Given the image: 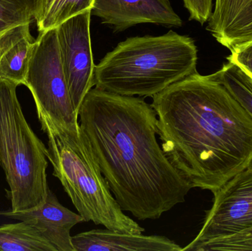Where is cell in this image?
Returning a JSON list of instances; mask_svg holds the SVG:
<instances>
[{
	"label": "cell",
	"instance_id": "1",
	"mask_svg": "<svg viewBox=\"0 0 252 251\" xmlns=\"http://www.w3.org/2000/svg\"><path fill=\"white\" fill-rule=\"evenodd\" d=\"M78 119L123 211L139 221L157 220L185 201L192 185L158 144V119L151 105L94 87L84 97Z\"/></svg>",
	"mask_w": 252,
	"mask_h": 251
},
{
	"label": "cell",
	"instance_id": "2",
	"mask_svg": "<svg viewBox=\"0 0 252 251\" xmlns=\"http://www.w3.org/2000/svg\"><path fill=\"white\" fill-rule=\"evenodd\" d=\"M163 152L192 188L214 193L252 163V118L198 72L152 97Z\"/></svg>",
	"mask_w": 252,
	"mask_h": 251
},
{
	"label": "cell",
	"instance_id": "3",
	"mask_svg": "<svg viewBox=\"0 0 252 251\" xmlns=\"http://www.w3.org/2000/svg\"><path fill=\"white\" fill-rule=\"evenodd\" d=\"M198 49L188 35L128 38L95 65L96 88L124 96L154 97L197 72Z\"/></svg>",
	"mask_w": 252,
	"mask_h": 251
},
{
	"label": "cell",
	"instance_id": "4",
	"mask_svg": "<svg viewBox=\"0 0 252 251\" xmlns=\"http://www.w3.org/2000/svg\"><path fill=\"white\" fill-rule=\"evenodd\" d=\"M41 129L48 138L47 159L53 175L62 183L84 222L129 234L145 231L124 214L112 195L81 127L76 131L60 128L38 114Z\"/></svg>",
	"mask_w": 252,
	"mask_h": 251
},
{
	"label": "cell",
	"instance_id": "5",
	"mask_svg": "<svg viewBox=\"0 0 252 251\" xmlns=\"http://www.w3.org/2000/svg\"><path fill=\"white\" fill-rule=\"evenodd\" d=\"M18 85L0 78V165L10 187L7 192L13 212L41 206L50 190L47 148L24 116Z\"/></svg>",
	"mask_w": 252,
	"mask_h": 251
},
{
	"label": "cell",
	"instance_id": "6",
	"mask_svg": "<svg viewBox=\"0 0 252 251\" xmlns=\"http://www.w3.org/2000/svg\"><path fill=\"white\" fill-rule=\"evenodd\" d=\"M23 85L32 94L37 114L44 115L60 128L79 129L78 113L62 66L57 28L39 32Z\"/></svg>",
	"mask_w": 252,
	"mask_h": 251
},
{
	"label": "cell",
	"instance_id": "7",
	"mask_svg": "<svg viewBox=\"0 0 252 251\" xmlns=\"http://www.w3.org/2000/svg\"><path fill=\"white\" fill-rule=\"evenodd\" d=\"M214 202L202 228L182 251L252 228V164L213 193Z\"/></svg>",
	"mask_w": 252,
	"mask_h": 251
},
{
	"label": "cell",
	"instance_id": "8",
	"mask_svg": "<svg viewBox=\"0 0 252 251\" xmlns=\"http://www.w3.org/2000/svg\"><path fill=\"white\" fill-rule=\"evenodd\" d=\"M92 10L68 19L57 28L63 72L71 100L78 113L87 93L94 86L95 65L92 50Z\"/></svg>",
	"mask_w": 252,
	"mask_h": 251
},
{
	"label": "cell",
	"instance_id": "9",
	"mask_svg": "<svg viewBox=\"0 0 252 251\" xmlns=\"http://www.w3.org/2000/svg\"><path fill=\"white\" fill-rule=\"evenodd\" d=\"M92 15L115 31H124L139 24L179 28L182 20L169 0H94Z\"/></svg>",
	"mask_w": 252,
	"mask_h": 251
},
{
	"label": "cell",
	"instance_id": "10",
	"mask_svg": "<svg viewBox=\"0 0 252 251\" xmlns=\"http://www.w3.org/2000/svg\"><path fill=\"white\" fill-rule=\"evenodd\" d=\"M0 215L23 221L35 227L56 251H75L71 229L77 224L84 222L80 214L75 213L61 204L50 190L45 202L41 206L21 212L0 211Z\"/></svg>",
	"mask_w": 252,
	"mask_h": 251
},
{
	"label": "cell",
	"instance_id": "11",
	"mask_svg": "<svg viewBox=\"0 0 252 251\" xmlns=\"http://www.w3.org/2000/svg\"><path fill=\"white\" fill-rule=\"evenodd\" d=\"M75 251H182L163 236H145L108 229H94L72 237Z\"/></svg>",
	"mask_w": 252,
	"mask_h": 251
},
{
	"label": "cell",
	"instance_id": "12",
	"mask_svg": "<svg viewBox=\"0 0 252 251\" xmlns=\"http://www.w3.org/2000/svg\"><path fill=\"white\" fill-rule=\"evenodd\" d=\"M207 29L232 51L252 41V0H216Z\"/></svg>",
	"mask_w": 252,
	"mask_h": 251
},
{
	"label": "cell",
	"instance_id": "13",
	"mask_svg": "<svg viewBox=\"0 0 252 251\" xmlns=\"http://www.w3.org/2000/svg\"><path fill=\"white\" fill-rule=\"evenodd\" d=\"M35 43L30 24L15 27L0 35V78L24 84Z\"/></svg>",
	"mask_w": 252,
	"mask_h": 251
},
{
	"label": "cell",
	"instance_id": "14",
	"mask_svg": "<svg viewBox=\"0 0 252 251\" xmlns=\"http://www.w3.org/2000/svg\"><path fill=\"white\" fill-rule=\"evenodd\" d=\"M0 251H56L32 225L21 221L0 226Z\"/></svg>",
	"mask_w": 252,
	"mask_h": 251
},
{
	"label": "cell",
	"instance_id": "15",
	"mask_svg": "<svg viewBox=\"0 0 252 251\" xmlns=\"http://www.w3.org/2000/svg\"><path fill=\"white\" fill-rule=\"evenodd\" d=\"M94 3V0H45L35 21L38 32L57 28L68 19L92 10Z\"/></svg>",
	"mask_w": 252,
	"mask_h": 251
},
{
	"label": "cell",
	"instance_id": "16",
	"mask_svg": "<svg viewBox=\"0 0 252 251\" xmlns=\"http://www.w3.org/2000/svg\"><path fill=\"white\" fill-rule=\"evenodd\" d=\"M252 118V78L238 65L228 61L212 74Z\"/></svg>",
	"mask_w": 252,
	"mask_h": 251
},
{
	"label": "cell",
	"instance_id": "17",
	"mask_svg": "<svg viewBox=\"0 0 252 251\" xmlns=\"http://www.w3.org/2000/svg\"><path fill=\"white\" fill-rule=\"evenodd\" d=\"M45 0H0V35L19 25H31L42 11Z\"/></svg>",
	"mask_w": 252,
	"mask_h": 251
},
{
	"label": "cell",
	"instance_id": "18",
	"mask_svg": "<svg viewBox=\"0 0 252 251\" xmlns=\"http://www.w3.org/2000/svg\"><path fill=\"white\" fill-rule=\"evenodd\" d=\"M252 251V228L238 234L213 240L202 245L196 251Z\"/></svg>",
	"mask_w": 252,
	"mask_h": 251
},
{
	"label": "cell",
	"instance_id": "19",
	"mask_svg": "<svg viewBox=\"0 0 252 251\" xmlns=\"http://www.w3.org/2000/svg\"><path fill=\"white\" fill-rule=\"evenodd\" d=\"M226 59L238 65L252 78V41L232 50Z\"/></svg>",
	"mask_w": 252,
	"mask_h": 251
},
{
	"label": "cell",
	"instance_id": "20",
	"mask_svg": "<svg viewBox=\"0 0 252 251\" xmlns=\"http://www.w3.org/2000/svg\"><path fill=\"white\" fill-rule=\"evenodd\" d=\"M183 1L191 19H207L213 11V0H183Z\"/></svg>",
	"mask_w": 252,
	"mask_h": 251
},
{
	"label": "cell",
	"instance_id": "21",
	"mask_svg": "<svg viewBox=\"0 0 252 251\" xmlns=\"http://www.w3.org/2000/svg\"></svg>",
	"mask_w": 252,
	"mask_h": 251
}]
</instances>
